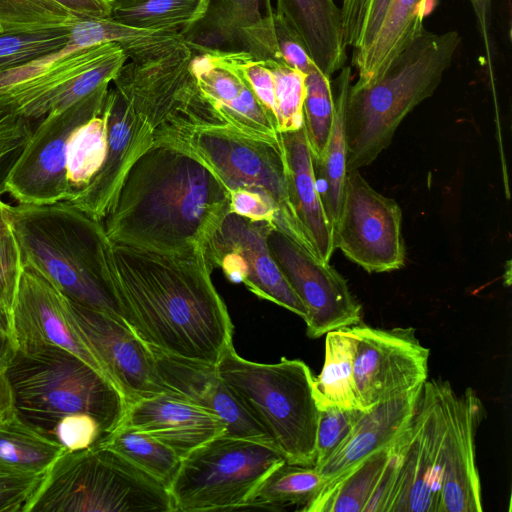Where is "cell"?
Returning <instances> with one entry per match:
<instances>
[{
  "label": "cell",
  "mask_w": 512,
  "mask_h": 512,
  "mask_svg": "<svg viewBox=\"0 0 512 512\" xmlns=\"http://www.w3.org/2000/svg\"><path fill=\"white\" fill-rule=\"evenodd\" d=\"M6 371L0 370V420L15 409L13 392Z\"/></svg>",
  "instance_id": "obj_51"
},
{
  "label": "cell",
  "mask_w": 512,
  "mask_h": 512,
  "mask_svg": "<svg viewBox=\"0 0 512 512\" xmlns=\"http://www.w3.org/2000/svg\"><path fill=\"white\" fill-rule=\"evenodd\" d=\"M6 372L16 410L49 437L59 422L76 415L94 417L106 436L124 414L126 402L115 386L62 348L18 350Z\"/></svg>",
  "instance_id": "obj_6"
},
{
  "label": "cell",
  "mask_w": 512,
  "mask_h": 512,
  "mask_svg": "<svg viewBox=\"0 0 512 512\" xmlns=\"http://www.w3.org/2000/svg\"><path fill=\"white\" fill-rule=\"evenodd\" d=\"M470 2L476 14V18L481 29V33L483 35L487 47L488 30L491 19L492 0H470Z\"/></svg>",
  "instance_id": "obj_50"
},
{
  "label": "cell",
  "mask_w": 512,
  "mask_h": 512,
  "mask_svg": "<svg viewBox=\"0 0 512 512\" xmlns=\"http://www.w3.org/2000/svg\"><path fill=\"white\" fill-rule=\"evenodd\" d=\"M103 115L106 123L104 162L88 185L69 201L101 222L130 168L155 144L153 130L145 117L114 86L107 92Z\"/></svg>",
  "instance_id": "obj_19"
},
{
  "label": "cell",
  "mask_w": 512,
  "mask_h": 512,
  "mask_svg": "<svg viewBox=\"0 0 512 512\" xmlns=\"http://www.w3.org/2000/svg\"><path fill=\"white\" fill-rule=\"evenodd\" d=\"M71 25L0 31V73L25 66L64 47Z\"/></svg>",
  "instance_id": "obj_38"
},
{
  "label": "cell",
  "mask_w": 512,
  "mask_h": 512,
  "mask_svg": "<svg viewBox=\"0 0 512 512\" xmlns=\"http://www.w3.org/2000/svg\"><path fill=\"white\" fill-rule=\"evenodd\" d=\"M269 250L306 309V333L312 339L361 322L362 307L346 280L283 232L268 235Z\"/></svg>",
  "instance_id": "obj_15"
},
{
  "label": "cell",
  "mask_w": 512,
  "mask_h": 512,
  "mask_svg": "<svg viewBox=\"0 0 512 512\" xmlns=\"http://www.w3.org/2000/svg\"><path fill=\"white\" fill-rule=\"evenodd\" d=\"M109 19L121 25L152 31L177 32L198 21L205 0H110Z\"/></svg>",
  "instance_id": "obj_34"
},
{
  "label": "cell",
  "mask_w": 512,
  "mask_h": 512,
  "mask_svg": "<svg viewBox=\"0 0 512 512\" xmlns=\"http://www.w3.org/2000/svg\"><path fill=\"white\" fill-rule=\"evenodd\" d=\"M110 0H0V29L13 31L108 18Z\"/></svg>",
  "instance_id": "obj_31"
},
{
  "label": "cell",
  "mask_w": 512,
  "mask_h": 512,
  "mask_svg": "<svg viewBox=\"0 0 512 512\" xmlns=\"http://www.w3.org/2000/svg\"><path fill=\"white\" fill-rule=\"evenodd\" d=\"M351 330L356 341L355 394L363 412L417 390L427 381L429 349L414 328L380 329L360 322Z\"/></svg>",
  "instance_id": "obj_13"
},
{
  "label": "cell",
  "mask_w": 512,
  "mask_h": 512,
  "mask_svg": "<svg viewBox=\"0 0 512 512\" xmlns=\"http://www.w3.org/2000/svg\"><path fill=\"white\" fill-rule=\"evenodd\" d=\"M43 476L0 461V512H25Z\"/></svg>",
  "instance_id": "obj_45"
},
{
  "label": "cell",
  "mask_w": 512,
  "mask_h": 512,
  "mask_svg": "<svg viewBox=\"0 0 512 512\" xmlns=\"http://www.w3.org/2000/svg\"><path fill=\"white\" fill-rule=\"evenodd\" d=\"M13 337L17 351L41 346L59 347L76 355L109 380L83 340L67 297L24 264L13 310Z\"/></svg>",
  "instance_id": "obj_20"
},
{
  "label": "cell",
  "mask_w": 512,
  "mask_h": 512,
  "mask_svg": "<svg viewBox=\"0 0 512 512\" xmlns=\"http://www.w3.org/2000/svg\"><path fill=\"white\" fill-rule=\"evenodd\" d=\"M322 371L313 378V393L319 410L360 409L354 386L355 336L351 327L325 334ZM361 410V409H360Z\"/></svg>",
  "instance_id": "obj_30"
},
{
  "label": "cell",
  "mask_w": 512,
  "mask_h": 512,
  "mask_svg": "<svg viewBox=\"0 0 512 512\" xmlns=\"http://www.w3.org/2000/svg\"><path fill=\"white\" fill-rule=\"evenodd\" d=\"M17 354L14 338L0 326V370H7Z\"/></svg>",
  "instance_id": "obj_49"
},
{
  "label": "cell",
  "mask_w": 512,
  "mask_h": 512,
  "mask_svg": "<svg viewBox=\"0 0 512 512\" xmlns=\"http://www.w3.org/2000/svg\"><path fill=\"white\" fill-rule=\"evenodd\" d=\"M117 427L143 432L181 458L210 440L225 435L222 419L199 405L160 393L126 403Z\"/></svg>",
  "instance_id": "obj_23"
},
{
  "label": "cell",
  "mask_w": 512,
  "mask_h": 512,
  "mask_svg": "<svg viewBox=\"0 0 512 512\" xmlns=\"http://www.w3.org/2000/svg\"><path fill=\"white\" fill-rule=\"evenodd\" d=\"M397 473L398 455L392 444L386 465L366 504L364 512H390L396 489Z\"/></svg>",
  "instance_id": "obj_48"
},
{
  "label": "cell",
  "mask_w": 512,
  "mask_h": 512,
  "mask_svg": "<svg viewBox=\"0 0 512 512\" xmlns=\"http://www.w3.org/2000/svg\"><path fill=\"white\" fill-rule=\"evenodd\" d=\"M461 43L457 31L423 30L375 83L350 84L345 102L347 172L370 165L406 115L433 95Z\"/></svg>",
  "instance_id": "obj_4"
},
{
  "label": "cell",
  "mask_w": 512,
  "mask_h": 512,
  "mask_svg": "<svg viewBox=\"0 0 512 512\" xmlns=\"http://www.w3.org/2000/svg\"><path fill=\"white\" fill-rule=\"evenodd\" d=\"M363 413L360 409L320 410L316 430L315 469L336 451Z\"/></svg>",
  "instance_id": "obj_44"
},
{
  "label": "cell",
  "mask_w": 512,
  "mask_h": 512,
  "mask_svg": "<svg viewBox=\"0 0 512 512\" xmlns=\"http://www.w3.org/2000/svg\"><path fill=\"white\" fill-rule=\"evenodd\" d=\"M325 480L314 467L283 462L257 487L243 509L283 510L298 506L301 511L320 491Z\"/></svg>",
  "instance_id": "obj_35"
},
{
  "label": "cell",
  "mask_w": 512,
  "mask_h": 512,
  "mask_svg": "<svg viewBox=\"0 0 512 512\" xmlns=\"http://www.w3.org/2000/svg\"><path fill=\"white\" fill-rule=\"evenodd\" d=\"M274 12L271 0H205L202 17L180 34L191 46L279 61Z\"/></svg>",
  "instance_id": "obj_22"
},
{
  "label": "cell",
  "mask_w": 512,
  "mask_h": 512,
  "mask_svg": "<svg viewBox=\"0 0 512 512\" xmlns=\"http://www.w3.org/2000/svg\"><path fill=\"white\" fill-rule=\"evenodd\" d=\"M187 146L210 167L229 192L251 188L268 194L279 211L276 230L317 258L290 203L282 137L258 138L229 126H211L194 130Z\"/></svg>",
  "instance_id": "obj_9"
},
{
  "label": "cell",
  "mask_w": 512,
  "mask_h": 512,
  "mask_svg": "<svg viewBox=\"0 0 512 512\" xmlns=\"http://www.w3.org/2000/svg\"><path fill=\"white\" fill-rule=\"evenodd\" d=\"M7 214L24 265L71 301L125 324L109 279L110 241L101 221L67 201L7 205Z\"/></svg>",
  "instance_id": "obj_3"
},
{
  "label": "cell",
  "mask_w": 512,
  "mask_h": 512,
  "mask_svg": "<svg viewBox=\"0 0 512 512\" xmlns=\"http://www.w3.org/2000/svg\"><path fill=\"white\" fill-rule=\"evenodd\" d=\"M445 429L438 379L427 380L407 427L393 443L398 473L390 512H441Z\"/></svg>",
  "instance_id": "obj_12"
},
{
  "label": "cell",
  "mask_w": 512,
  "mask_h": 512,
  "mask_svg": "<svg viewBox=\"0 0 512 512\" xmlns=\"http://www.w3.org/2000/svg\"><path fill=\"white\" fill-rule=\"evenodd\" d=\"M351 84V68L344 66L336 79L334 116L330 135L321 158L313 161L317 189L326 214L334 227L338 221L347 175L345 102Z\"/></svg>",
  "instance_id": "obj_29"
},
{
  "label": "cell",
  "mask_w": 512,
  "mask_h": 512,
  "mask_svg": "<svg viewBox=\"0 0 512 512\" xmlns=\"http://www.w3.org/2000/svg\"><path fill=\"white\" fill-rule=\"evenodd\" d=\"M230 212L257 222H267L276 229L279 211L273 199L263 191L237 188L230 191Z\"/></svg>",
  "instance_id": "obj_46"
},
{
  "label": "cell",
  "mask_w": 512,
  "mask_h": 512,
  "mask_svg": "<svg viewBox=\"0 0 512 512\" xmlns=\"http://www.w3.org/2000/svg\"><path fill=\"white\" fill-rule=\"evenodd\" d=\"M127 59L119 43L87 47L4 94L14 99L22 114L36 120L108 90Z\"/></svg>",
  "instance_id": "obj_16"
},
{
  "label": "cell",
  "mask_w": 512,
  "mask_h": 512,
  "mask_svg": "<svg viewBox=\"0 0 512 512\" xmlns=\"http://www.w3.org/2000/svg\"><path fill=\"white\" fill-rule=\"evenodd\" d=\"M2 193L0 192V240L9 235L11 231L10 222L7 214V205L1 199Z\"/></svg>",
  "instance_id": "obj_52"
},
{
  "label": "cell",
  "mask_w": 512,
  "mask_h": 512,
  "mask_svg": "<svg viewBox=\"0 0 512 512\" xmlns=\"http://www.w3.org/2000/svg\"><path fill=\"white\" fill-rule=\"evenodd\" d=\"M273 27L280 62L304 74L316 67L298 35L276 12H274Z\"/></svg>",
  "instance_id": "obj_47"
},
{
  "label": "cell",
  "mask_w": 512,
  "mask_h": 512,
  "mask_svg": "<svg viewBox=\"0 0 512 512\" xmlns=\"http://www.w3.org/2000/svg\"><path fill=\"white\" fill-rule=\"evenodd\" d=\"M390 0H342L343 38L353 53L364 49L375 36Z\"/></svg>",
  "instance_id": "obj_41"
},
{
  "label": "cell",
  "mask_w": 512,
  "mask_h": 512,
  "mask_svg": "<svg viewBox=\"0 0 512 512\" xmlns=\"http://www.w3.org/2000/svg\"><path fill=\"white\" fill-rule=\"evenodd\" d=\"M175 512L166 486L108 448L65 451L25 512Z\"/></svg>",
  "instance_id": "obj_7"
},
{
  "label": "cell",
  "mask_w": 512,
  "mask_h": 512,
  "mask_svg": "<svg viewBox=\"0 0 512 512\" xmlns=\"http://www.w3.org/2000/svg\"><path fill=\"white\" fill-rule=\"evenodd\" d=\"M152 352L165 393L218 415L226 425V436L273 445L218 375L215 365L177 358L155 350Z\"/></svg>",
  "instance_id": "obj_24"
},
{
  "label": "cell",
  "mask_w": 512,
  "mask_h": 512,
  "mask_svg": "<svg viewBox=\"0 0 512 512\" xmlns=\"http://www.w3.org/2000/svg\"><path fill=\"white\" fill-rule=\"evenodd\" d=\"M215 368L285 461L314 467L320 410L309 366L284 357L277 363L250 361L232 346Z\"/></svg>",
  "instance_id": "obj_5"
},
{
  "label": "cell",
  "mask_w": 512,
  "mask_h": 512,
  "mask_svg": "<svg viewBox=\"0 0 512 512\" xmlns=\"http://www.w3.org/2000/svg\"><path fill=\"white\" fill-rule=\"evenodd\" d=\"M446 429L442 451L441 512H482L475 436L484 407L472 388L456 392L438 379Z\"/></svg>",
  "instance_id": "obj_18"
},
{
  "label": "cell",
  "mask_w": 512,
  "mask_h": 512,
  "mask_svg": "<svg viewBox=\"0 0 512 512\" xmlns=\"http://www.w3.org/2000/svg\"><path fill=\"white\" fill-rule=\"evenodd\" d=\"M230 213V192L188 146L156 143L126 174L103 219L109 241L166 252L205 246Z\"/></svg>",
  "instance_id": "obj_2"
},
{
  "label": "cell",
  "mask_w": 512,
  "mask_h": 512,
  "mask_svg": "<svg viewBox=\"0 0 512 512\" xmlns=\"http://www.w3.org/2000/svg\"><path fill=\"white\" fill-rule=\"evenodd\" d=\"M303 120L312 160L321 158L326 147L334 116V96L330 77L316 67L306 74Z\"/></svg>",
  "instance_id": "obj_39"
},
{
  "label": "cell",
  "mask_w": 512,
  "mask_h": 512,
  "mask_svg": "<svg viewBox=\"0 0 512 512\" xmlns=\"http://www.w3.org/2000/svg\"><path fill=\"white\" fill-rule=\"evenodd\" d=\"M65 451L55 439L26 421L16 408L0 420V461L11 467L45 474Z\"/></svg>",
  "instance_id": "obj_33"
},
{
  "label": "cell",
  "mask_w": 512,
  "mask_h": 512,
  "mask_svg": "<svg viewBox=\"0 0 512 512\" xmlns=\"http://www.w3.org/2000/svg\"><path fill=\"white\" fill-rule=\"evenodd\" d=\"M272 71L277 124L280 133L303 127L306 74L286 64L267 59Z\"/></svg>",
  "instance_id": "obj_40"
},
{
  "label": "cell",
  "mask_w": 512,
  "mask_h": 512,
  "mask_svg": "<svg viewBox=\"0 0 512 512\" xmlns=\"http://www.w3.org/2000/svg\"><path fill=\"white\" fill-rule=\"evenodd\" d=\"M22 269L20 250L11 232L0 240V326L12 336L13 310Z\"/></svg>",
  "instance_id": "obj_42"
},
{
  "label": "cell",
  "mask_w": 512,
  "mask_h": 512,
  "mask_svg": "<svg viewBox=\"0 0 512 512\" xmlns=\"http://www.w3.org/2000/svg\"><path fill=\"white\" fill-rule=\"evenodd\" d=\"M191 48L190 70L200 91L227 126L253 137L281 138L277 123L243 75L236 51Z\"/></svg>",
  "instance_id": "obj_21"
},
{
  "label": "cell",
  "mask_w": 512,
  "mask_h": 512,
  "mask_svg": "<svg viewBox=\"0 0 512 512\" xmlns=\"http://www.w3.org/2000/svg\"><path fill=\"white\" fill-rule=\"evenodd\" d=\"M0 31H1V29H0Z\"/></svg>",
  "instance_id": "obj_54"
},
{
  "label": "cell",
  "mask_w": 512,
  "mask_h": 512,
  "mask_svg": "<svg viewBox=\"0 0 512 512\" xmlns=\"http://www.w3.org/2000/svg\"><path fill=\"white\" fill-rule=\"evenodd\" d=\"M390 447L378 451L325 482L318 494L301 511L364 512L386 465Z\"/></svg>",
  "instance_id": "obj_32"
},
{
  "label": "cell",
  "mask_w": 512,
  "mask_h": 512,
  "mask_svg": "<svg viewBox=\"0 0 512 512\" xmlns=\"http://www.w3.org/2000/svg\"><path fill=\"white\" fill-rule=\"evenodd\" d=\"M426 3L427 0H390L371 42L353 53L352 64L358 74L354 86H367L378 81L422 33Z\"/></svg>",
  "instance_id": "obj_28"
},
{
  "label": "cell",
  "mask_w": 512,
  "mask_h": 512,
  "mask_svg": "<svg viewBox=\"0 0 512 512\" xmlns=\"http://www.w3.org/2000/svg\"><path fill=\"white\" fill-rule=\"evenodd\" d=\"M97 446L113 450L167 488L173 481L182 459L157 439L124 427H116L104 436Z\"/></svg>",
  "instance_id": "obj_36"
},
{
  "label": "cell",
  "mask_w": 512,
  "mask_h": 512,
  "mask_svg": "<svg viewBox=\"0 0 512 512\" xmlns=\"http://www.w3.org/2000/svg\"><path fill=\"white\" fill-rule=\"evenodd\" d=\"M290 203L300 229L317 258L329 263L335 249L333 226L319 195L313 168L312 152L304 126L281 133Z\"/></svg>",
  "instance_id": "obj_25"
},
{
  "label": "cell",
  "mask_w": 512,
  "mask_h": 512,
  "mask_svg": "<svg viewBox=\"0 0 512 512\" xmlns=\"http://www.w3.org/2000/svg\"><path fill=\"white\" fill-rule=\"evenodd\" d=\"M275 12L295 31L323 75L331 77L345 66L341 10L333 0H277Z\"/></svg>",
  "instance_id": "obj_27"
},
{
  "label": "cell",
  "mask_w": 512,
  "mask_h": 512,
  "mask_svg": "<svg viewBox=\"0 0 512 512\" xmlns=\"http://www.w3.org/2000/svg\"><path fill=\"white\" fill-rule=\"evenodd\" d=\"M33 121L10 95L0 94V169L15 161L35 128Z\"/></svg>",
  "instance_id": "obj_43"
},
{
  "label": "cell",
  "mask_w": 512,
  "mask_h": 512,
  "mask_svg": "<svg viewBox=\"0 0 512 512\" xmlns=\"http://www.w3.org/2000/svg\"><path fill=\"white\" fill-rule=\"evenodd\" d=\"M12 164L7 165V166L3 167L2 169H0V192L2 194H3L2 185H3L4 179H5L6 175H7V172L9 171V169H10Z\"/></svg>",
  "instance_id": "obj_53"
},
{
  "label": "cell",
  "mask_w": 512,
  "mask_h": 512,
  "mask_svg": "<svg viewBox=\"0 0 512 512\" xmlns=\"http://www.w3.org/2000/svg\"><path fill=\"white\" fill-rule=\"evenodd\" d=\"M402 212L394 199L374 190L357 170L347 172L334 247L369 273L398 270L405 262Z\"/></svg>",
  "instance_id": "obj_11"
},
{
  "label": "cell",
  "mask_w": 512,
  "mask_h": 512,
  "mask_svg": "<svg viewBox=\"0 0 512 512\" xmlns=\"http://www.w3.org/2000/svg\"><path fill=\"white\" fill-rule=\"evenodd\" d=\"M205 249L166 252L109 244L108 272L124 323L152 350L216 365L233 324Z\"/></svg>",
  "instance_id": "obj_1"
},
{
  "label": "cell",
  "mask_w": 512,
  "mask_h": 512,
  "mask_svg": "<svg viewBox=\"0 0 512 512\" xmlns=\"http://www.w3.org/2000/svg\"><path fill=\"white\" fill-rule=\"evenodd\" d=\"M108 90L44 116L7 172L3 193L19 204L67 201L69 141L78 127L102 113Z\"/></svg>",
  "instance_id": "obj_10"
},
{
  "label": "cell",
  "mask_w": 512,
  "mask_h": 512,
  "mask_svg": "<svg viewBox=\"0 0 512 512\" xmlns=\"http://www.w3.org/2000/svg\"><path fill=\"white\" fill-rule=\"evenodd\" d=\"M285 458L273 445L226 435L181 459L168 490L175 512L243 509L248 499Z\"/></svg>",
  "instance_id": "obj_8"
},
{
  "label": "cell",
  "mask_w": 512,
  "mask_h": 512,
  "mask_svg": "<svg viewBox=\"0 0 512 512\" xmlns=\"http://www.w3.org/2000/svg\"><path fill=\"white\" fill-rule=\"evenodd\" d=\"M68 305L83 340L126 403L165 393L152 350L128 326L70 299Z\"/></svg>",
  "instance_id": "obj_17"
},
{
  "label": "cell",
  "mask_w": 512,
  "mask_h": 512,
  "mask_svg": "<svg viewBox=\"0 0 512 512\" xmlns=\"http://www.w3.org/2000/svg\"><path fill=\"white\" fill-rule=\"evenodd\" d=\"M421 388L364 412L336 451L316 469L325 482L390 447L407 427Z\"/></svg>",
  "instance_id": "obj_26"
},
{
  "label": "cell",
  "mask_w": 512,
  "mask_h": 512,
  "mask_svg": "<svg viewBox=\"0 0 512 512\" xmlns=\"http://www.w3.org/2000/svg\"><path fill=\"white\" fill-rule=\"evenodd\" d=\"M106 154V123L102 113L73 133L67 151L69 199L73 200L102 166Z\"/></svg>",
  "instance_id": "obj_37"
},
{
  "label": "cell",
  "mask_w": 512,
  "mask_h": 512,
  "mask_svg": "<svg viewBox=\"0 0 512 512\" xmlns=\"http://www.w3.org/2000/svg\"><path fill=\"white\" fill-rule=\"evenodd\" d=\"M274 227L230 212L205 246L212 268L222 270L226 278L244 284L257 297L268 300L306 318V309L294 292L269 247L268 235Z\"/></svg>",
  "instance_id": "obj_14"
}]
</instances>
